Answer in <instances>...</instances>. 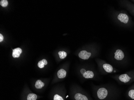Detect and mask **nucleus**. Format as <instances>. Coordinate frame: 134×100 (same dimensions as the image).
<instances>
[{
  "mask_svg": "<svg viewBox=\"0 0 134 100\" xmlns=\"http://www.w3.org/2000/svg\"><path fill=\"white\" fill-rule=\"evenodd\" d=\"M95 96L96 100H116L118 98L116 91L106 86L98 87Z\"/></svg>",
  "mask_w": 134,
  "mask_h": 100,
  "instance_id": "f257e3e1",
  "label": "nucleus"
},
{
  "mask_svg": "<svg viewBox=\"0 0 134 100\" xmlns=\"http://www.w3.org/2000/svg\"><path fill=\"white\" fill-rule=\"evenodd\" d=\"M99 65L100 67L102 70H103L105 73H111L113 72H115L113 67L112 65L105 62H100Z\"/></svg>",
  "mask_w": 134,
  "mask_h": 100,
  "instance_id": "f03ea898",
  "label": "nucleus"
},
{
  "mask_svg": "<svg viewBox=\"0 0 134 100\" xmlns=\"http://www.w3.org/2000/svg\"><path fill=\"white\" fill-rule=\"evenodd\" d=\"M117 79L122 83H128L132 79V77L128 74H120L117 77Z\"/></svg>",
  "mask_w": 134,
  "mask_h": 100,
  "instance_id": "7ed1b4c3",
  "label": "nucleus"
},
{
  "mask_svg": "<svg viewBox=\"0 0 134 100\" xmlns=\"http://www.w3.org/2000/svg\"><path fill=\"white\" fill-rule=\"evenodd\" d=\"M124 57L125 55L121 50L117 49L114 52V58L116 61H122L124 59Z\"/></svg>",
  "mask_w": 134,
  "mask_h": 100,
  "instance_id": "20e7f679",
  "label": "nucleus"
},
{
  "mask_svg": "<svg viewBox=\"0 0 134 100\" xmlns=\"http://www.w3.org/2000/svg\"><path fill=\"white\" fill-rule=\"evenodd\" d=\"M92 55L91 53L88 52L87 51L83 50L81 51L78 54V56L81 59L83 60H88Z\"/></svg>",
  "mask_w": 134,
  "mask_h": 100,
  "instance_id": "39448f33",
  "label": "nucleus"
},
{
  "mask_svg": "<svg viewBox=\"0 0 134 100\" xmlns=\"http://www.w3.org/2000/svg\"><path fill=\"white\" fill-rule=\"evenodd\" d=\"M74 98L75 100H90L89 97L80 92H77L74 94Z\"/></svg>",
  "mask_w": 134,
  "mask_h": 100,
  "instance_id": "423d86ee",
  "label": "nucleus"
},
{
  "mask_svg": "<svg viewBox=\"0 0 134 100\" xmlns=\"http://www.w3.org/2000/svg\"><path fill=\"white\" fill-rule=\"evenodd\" d=\"M118 19L122 22L126 24L128 23L129 20L128 15L124 13H120L118 16Z\"/></svg>",
  "mask_w": 134,
  "mask_h": 100,
  "instance_id": "0eeeda50",
  "label": "nucleus"
},
{
  "mask_svg": "<svg viewBox=\"0 0 134 100\" xmlns=\"http://www.w3.org/2000/svg\"><path fill=\"white\" fill-rule=\"evenodd\" d=\"M22 52V50L20 48H17L13 49L12 56L14 58H19Z\"/></svg>",
  "mask_w": 134,
  "mask_h": 100,
  "instance_id": "6e6552de",
  "label": "nucleus"
},
{
  "mask_svg": "<svg viewBox=\"0 0 134 100\" xmlns=\"http://www.w3.org/2000/svg\"><path fill=\"white\" fill-rule=\"evenodd\" d=\"M85 79H93L94 77V72L92 70H87L82 75Z\"/></svg>",
  "mask_w": 134,
  "mask_h": 100,
  "instance_id": "1a4fd4ad",
  "label": "nucleus"
},
{
  "mask_svg": "<svg viewBox=\"0 0 134 100\" xmlns=\"http://www.w3.org/2000/svg\"><path fill=\"white\" fill-rule=\"evenodd\" d=\"M67 74V72L65 70L62 68L60 69L57 73V75L59 79H64L65 78Z\"/></svg>",
  "mask_w": 134,
  "mask_h": 100,
  "instance_id": "9d476101",
  "label": "nucleus"
},
{
  "mask_svg": "<svg viewBox=\"0 0 134 100\" xmlns=\"http://www.w3.org/2000/svg\"><path fill=\"white\" fill-rule=\"evenodd\" d=\"M128 98L131 100H134V87L131 89L127 93Z\"/></svg>",
  "mask_w": 134,
  "mask_h": 100,
  "instance_id": "9b49d317",
  "label": "nucleus"
},
{
  "mask_svg": "<svg viewBox=\"0 0 134 100\" xmlns=\"http://www.w3.org/2000/svg\"><path fill=\"white\" fill-rule=\"evenodd\" d=\"M44 85H45V84L40 80H38L35 83V87L37 89L42 88V87L44 86Z\"/></svg>",
  "mask_w": 134,
  "mask_h": 100,
  "instance_id": "f8f14e48",
  "label": "nucleus"
},
{
  "mask_svg": "<svg viewBox=\"0 0 134 100\" xmlns=\"http://www.w3.org/2000/svg\"><path fill=\"white\" fill-rule=\"evenodd\" d=\"M37 98V96L36 94L31 93V94H29L28 95L27 97V100H36Z\"/></svg>",
  "mask_w": 134,
  "mask_h": 100,
  "instance_id": "ddd939ff",
  "label": "nucleus"
},
{
  "mask_svg": "<svg viewBox=\"0 0 134 100\" xmlns=\"http://www.w3.org/2000/svg\"><path fill=\"white\" fill-rule=\"evenodd\" d=\"M58 55H59V58L62 59L65 58L67 56V53L64 51L59 52Z\"/></svg>",
  "mask_w": 134,
  "mask_h": 100,
  "instance_id": "4468645a",
  "label": "nucleus"
},
{
  "mask_svg": "<svg viewBox=\"0 0 134 100\" xmlns=\"http://www.w3.org/2000/svg\"><path fill=\"white\" fill-rule=\"evenodd\" d=\"M0 4L3 7H6L8 5V1L7 0H1L0 2Z\"/></svg>",
  "mask_w": 134,
  "mask_h": 100,
  "instance_id": "2eb2a0df",
  "label": "nucleus"
},
{
  "mask_svg": "<svg viewBox=\"0 0 134 100\" xmlns=\"http://www.w3.org/2000/svg\"><path fill=\"white\" fill-rule=\"evenodd\" d=\"M54 100H64L63 97H62L60 95L58 94L55 95H54V98H53Z\"/></svg>",
  "mask_w": 134,
  "mask_h": 100,
  "instance_id": "dca6fc26",
  "label": "nucleus"
},
{
  "mask_svg": "<svg viewBox=\"0 0 134 100\" xmlns=\"http://www.w3.org/2000/svg\"><path fill=\"white\" fill-rule=\"evenodd\" d=\"M45 66V64H44V62H43V61H40L38 63V66L40 68H43Z\"/></svg>",
  "mask_w": 134,
  "mask_h": 100,
  "instance_id": "f3484780",
  "label": "nucleus"
},
{
  "mask_svg": "<svg viewBox=\"0 0 134 100\" xmlns=\"http://www.w3.org/2000/svg\"><path fill=\"white\" fill-rule=\"evenodd\" d=\"M86 72V70L85 68H82L80 70V72L82 75L85 72Z\"/></svg>",
  "mask_w": 134,
  "mask_h": 100,
  "instance_id": "a211bd4d",
  "label": "nucleus"
},
{
  "mask_svg": "<svg viewBox=\"0 0 134 100\" xmlns=\"http://www.w3.org/2000/svg\"><path fill=\"white\" fill-rule=\"evenodd\" d=\"M4 37L1 34H0V42H2L3 40Z\"/></svg>",
  "mask_w": 134,
  "mask_h": 100,
  "instance_id": "6ab92c4d",
  "label": "nucleus"
},
{
  "mask_svg": "<svg viewBox=\"0 0 134 100\" xmlns=\"http://www.w3.org/2000/svg\"><path fill=\"white\" fill-rule=\"evenodd\" d=\"M42 61H43V62H44V64H45V65H46L47 64V60H46V59H43V60H42Z\"/></svg>",
  "mask_w": 134,
  "mask_h": 100,
  "instance_id": "aec40b11",
  "label": "nucleus"
}]
</instances>
